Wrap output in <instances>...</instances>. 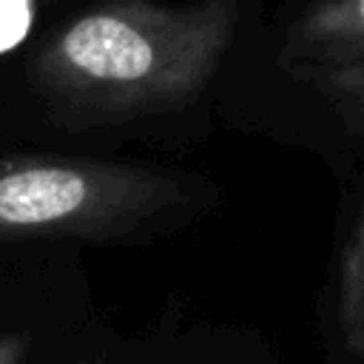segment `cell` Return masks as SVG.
Instances as JSON below:
<instances>
[{
    "mask_svg": "<svg viewBox=\"0 0 364 364\" xmlns=\"http://www.w3.org/2000/svg\"><path fill=\"white\" fill-rule=\"evenodd\" d=\"M361 88H364V80H361Z\"/></svg>",
    "mask_w": 364,
    "mask_h": 364,
    "instance_id": "cell-6",
    "label": "cell"
},
{
    "mask_svg": "<svg viewBox=\"0 0 364 364\" xmlns=\"http://www.w3.org/2000/svg\"><path fill=\"white\" fill-rule=\"evenodd\" d=\"M338 321L347 347L364 358V216L347 247L341 267V293H338Z\"/></svg>",
    "mask_w": 364,
    "mask_h": 364,
    "instance_id": "cell-4",
    "label": "cell"
},
{
    "mask_svg": "<svg viewBox=\"0 0 364 364\" xmlns=\"http://www.w3.org/2000/svg\"><path fill=\"white\" fill-rule=\"evenodd\" d=\"M48 3L51 0H0V63L34 34Z\"/></svg>",
    "mask_w": 364,
    "mask_h": 364,
    "instance_id": "cell-5",
    "label": "cell"
},
{
    "mask_svg": "<svg viewBox=\"0 0 364 364\" xmlns=\"http://www.w3.org/2000/svg\"><path fill=\"white\" fill-rule=\"evenodd\" d=\"M256 34L259 0H51L0 63V151H191L228 114Z\"/></svg>",
    "mask_w": 364,
    "mask_h": 364,
    "instance_id": "cell-1",
    "label": "cell"
},
{
    "mask_svg": "<svg viewBox=\"0 0 364 364\" xmlns=\"http://www.w3.org/2000/svg\"><path fill=\"white\" fill-rule=\"evenodd\" d=\"M213 202L205 173L162 156L0 151V250L148 242Z\"/></svg>",
    "mask_w": 364,
    "mask_h": 364,
    "instance_id": "cell-2",
    "label": "cell"
},
{
    "mask_svg": "<svg viewBox=\"0 0 364 364\" xmlns=\"http://www.w3.org/2000/svg\"><path fill=\"white\" fill-rule=\"evenodd\" d=\"M364 46V0H330L287 26L282 57L299 60L318 48Z\"/></svg>",
    "mask_w": 364,
    "mask_h": 364,
    "instance_id": "cell-3",
    "label": "cell"
}]
</instances>
